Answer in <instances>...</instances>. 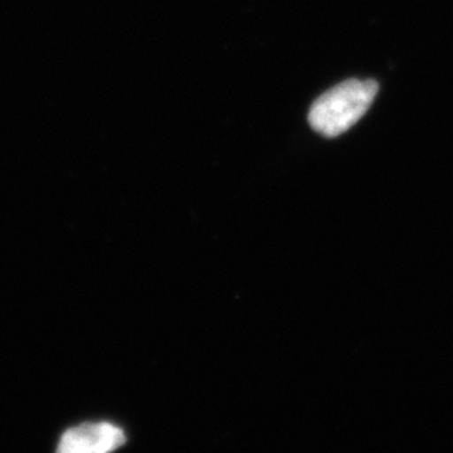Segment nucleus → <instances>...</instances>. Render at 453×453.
I'll list each match as a JSON object with an SVG mask.
<instances>
[{"mask_svg":"<svg viewBox=\"0 0 453 453\" xmlns=\"http://www.w3.org/2000/svg\"><path fill=\"white\" fill-rule=\"evenodd\" d=\"M376 95L378 82L372 80L341 82L312 104L309 125L327 138L340 136L365 116Z\"/></svg>","mask_w":453,"mask_h":453,"instance_id":"f257e3e1","label":"nucleus"},{"mask_svg":"<svg viewBox=\"0 0 453 453\" xmlns=\"http://www.w3.org/2000/svg\"><path fill=\"white\" fill-rule=\"evenodd\" d=\"M125 440L123 430L111 423H84L65 432L56 453H111Z\"/></svg>","mask_w":453,"mask_h":453,"instance_id":"f03ea898","label":"nucleus"}]
</instances>
